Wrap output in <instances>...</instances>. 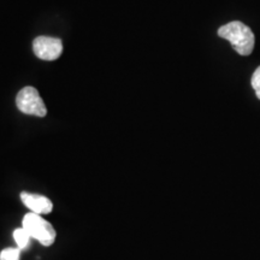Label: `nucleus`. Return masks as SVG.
<instances>
[{"label": "nucleus", "instance_id": "8", "mask_svg": "<svg viewBox=\"0 0 260 260\" xmlns=\"http://www.w3.org/2000/svg\"><path fill=\"white\" fill-rule=\"evenodd\" d=\"M251 83H252L253 89L255 90L256 98L260 100V67L254 71V74H253Z\"/></svg>", "mask_w": 260, "mask_h": 260}, {"label": "nucleus", "instance_id": "4", "mask_svg": "<svg viewBox=\"0 0 260 260\" xmlns=\"http://www.w3.org/2000/svg\"><path fill=\"white\" fill-rule=\"evenodd\" d=\"M35 56L42 60H56L63 53V42L52 37H38L32 41Z\"/></svg>", "mask_w": 260, "mask_h": 260}, {"label": "nucleus", "instance_id": "3", "mask_svg": "<svg viewBox=\"0 0 260 260\" xmlns=\"http://www.w3.org/2000/svg\"><path fill=\"white\" fill-rule=\"evenodd\" d=\"M16 105L24 115L45 117L47 115V109L44 100L41 99L38 89L34 87H24L16 96Z\"/></svg>", "mask_w": 260, "mask_h": 260}, {"label": "nucleus", "instance_id": "1", "mask_svg": "<svg viewBox=\"0 0 260 260\" xmlns=\"http://www.w3.org/2000/svg\"><path fill=\"white\" fill-rule=\"evenodd\" d=\"M218 35L229 41L240 56H249L254 48V34L251 28L240 21H234L222 25L218 29Z\"/></svg>", "mask_w": 260, "mask_h": 260}, {"label": "nucleus", "instance_id": "5", "mask_svg": "<svg viewBox=\"0 0 260 260\" xmlns=\"http://www.w3.org/2000/svg\"><path fill=\"white\" fill-rule=\"evenodd\" d=\"M21 199L22 203L34 213L47 214L51 212L52 209H53L52 201L48 199V198L44 197V195L31 194L27 193V191H23V193H21Z\"/></svg>", "mask_w": 260, "mask_h": 260}, {"label": "nucleus", "instance_id": "7", "mask_svg": "<svg viewBox=\"0 0 260 260\" xmlns=\"http://www.w3.org/2000/svg\"><path fill=\"white\" fill-rule=\"evenodd\" d=\"M21 249L19 248H6L0 253V260H19Z\"/></svg>", "mask_w": 260, "mask_h": 260}, {"label": "nucleus", "instance_id": "2", "mask_svg": "<svg viewBox=\"0 0 260 260\" xmlns=\"http://www.w3.org/2000/svg\"><path fill=\"white\" fill-rule=\"evenodd\" d=\"M23 228L29 235L37 239L44 246H51L56 240L57 234L54 228L38 213L30 212L25 214L23 217Z\"/></svg>", "mask_w": 260, "mask_h": 260}, {"label": "nucleus", "instance_id": "6", "mask_svg": "<svg viewBox=\"0 0 260 260\" xmlns=\"http://www.w3.org/2000/svg\"><path fill=\"white\" fill-rule=\"evenodd\" d=\"M14 239L16 243H17L19 249H24L29 246V242H30L31 236L29 235L27 230L24 228H19V229H16L14 232Z\"/></svg>", "mask_w": 260, "mask_h": 260}]
</instances>
